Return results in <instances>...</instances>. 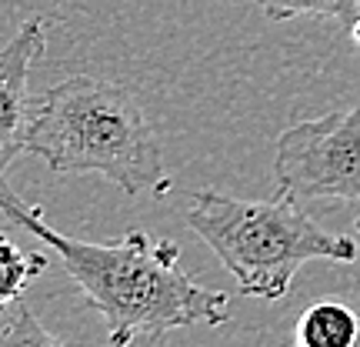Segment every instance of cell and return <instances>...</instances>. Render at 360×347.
Segmentation results:
<instances>
[{
  "label": "cell",
  "mask_w": 360,
  "mask_h": 347,
  "mask_svg": "<svg viewBox=\"0 0 360 347\" xmlns=\"http://www.w3.org/2000/svg\"><path fill=\"white\" fill-rule=\"evenodd\" d=\"M274 177L297 201H360V107L297 120L277 134Z\"/></svg>",
  "instance_id": "4"
},
{
  "label": "cell",
  "mask_w": 360,
  "mask_h": 347,
  "mask_svg": "<svg viewBox=\"0 0 360 347\" xmlns=\"http://www.w3.org/2000/svg\"><path fill=\"white\" fill-rule=\"evenodd\" d=\"M184 220L247 297H287L307 260H357V241L321 231L300 201L283 191L270 201H237L204 187L191 194Z\"/></svg>",
  "instance_id": "3"
},
{
  "label": "cell",
  "mask_w": 360,
  "mask_h": 347,
  "mask_svg": "<svg viewBox=\"0 0 360 347\" xmlns=\"http://www.w3.org/2000/svg\"><path fill=\"white\" fill-rule=\"evenodd\" d=\"M357 234H360V220H357Z\"/></svg>",
  "instance_id": "11"
},
{
  "label": "cell",
  "mask_w": 360,
  "mask_h": 347,
  "mask_svg": "<svg viewBox=\"0 0 360 347\" xmlns=\"http://www.w3.org/2000/svg\"><path fill=\"white\" fill-rule=\"evenodd\" d=\"M0 210L17 227L60 254V264L84 294V308L97 310L107 324L110 347H157L170 331L231 321L224 291L197 284L180 267V247L147 231H127L120 241L90 244L53 231L40 207H27L0 180Z\"/></svg>",
  "instance_id": "1"
},
{
  "label": "cell",
  "mask_w": 360,
  "mask_h": 347,
  "mask_svg": "<svg viewBox=\"0 0 360 347\" xmlns=\"http://www.w3.org/2000/svg\"><path fill=\"white\" fill-rule=\"evenodd\" d=\"M254 7L264 11L267 20L283 24L294 17H327L337 20L347 34H354L360 24V0H250Z\"/></svg>",
  "instance_id": "7"
},
{
  "label": "cell",
  "mask_w": 360,
  "mask_h": 347,
  "mask_svg": "<svg viewBox=\"0 0 360 347\" xmlns=\"http://www.w3.org/2000/svg\"><path fill=\"white\" fill-rule=\"evenodd\" d=\"M47 51V20L30 17L0 51V180L17 154L27 151V130L34 120L30 101V67Z\"/></svg>",
  "instance_id": "5"
},
{
  "label": "cell",
  "mask_w": 360,
  "mask_h": 347,
  "mask_svg": "<svg viewBox=\"0 0 360 347\" xmlns=\"http://www.w3.org/2000/svg\"><path fill=\"white\" fill-rule=\"evenodd\" d=\"M51 260L44 254H30V251H20L7 234H0V308H7L13 301H20L30 281L40 277L47 270Z\"/></svg>",
  "instance_id": "8"
},
{
  "label": "cell",
  "mask_w": 360,
  "mask_h": 347,
  "mask_svg": "<svg viewBox=\"0 0 360 347\" xmlns=\"http://www.w3.org/2000/svg\"><path fill=\"white\" fill-rule=\"evenodd\" d=\"M350 37H354V40H357V44H360V24H357V30H354V34H350Z\"/></svg>",
  "instance_id": "10"
},
{
  "label": "cell",
  "mask_w": 360,
  "mask_h": 347,
  "mask_svg": "<svg viewBox=\"0 0 360 347\" xmlns=\"http://www.w3.org/2000/svg\"><path fill=\"white\" fill-rule=\"evenodd\" d=\"M27 154L53 174H101L130 197H164L174 187L141 97L117 80L67 77L34 103Z\"/></svg>",
  "instance_id": "2"
},
{
  "label": "cell",
  "mask_w": 360,
  "mask_h": 347,
  "mask_svg": "<svg viewBox=\"0 0 360 347\" xmlns=\"http://www.w3.org/2000/svg\"><path fill=\"white\" fill-rule=\"evenodd\" d=\"M360 314L340 301H321L297 317L294 347H357Z\"/></svg>",
  "instance_id": "6"
},
{
  "label": "cell",
  "mask_w": 360,
  "mask_h": 347,
  "mask_svg": "<svg viewBox=\"0 0 360 347\" xmlns=\"http://www.w3.org/2000/svg\"><path fill=\"white\" fill-rule=\"evenodd\" d=\"M0 347H64L40 324L27 301H13L0 308Z\"/></svg>",
  "instance_id": "9"
}]
</instances>
